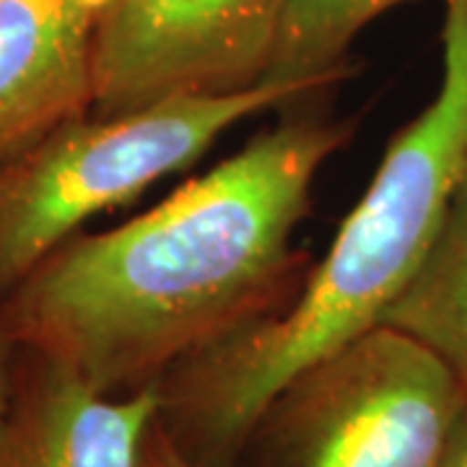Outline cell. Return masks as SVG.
<instances>
[{"label":"cell","instance_id":"cell-8","mask_svg":"<svg viewBox=\"0 0 467 467\" xmlns=\"http://www.w3.org/2000/svg\"><path fill=\"white\" fill-rule=\"evenodd\" d=\"M379 325L413 335L467 384V174L431 250Z\"/></svg>","mask_w":467,"mask_h":467},{"label":"cell","instance_id":"cell-1","mask_svg":"<svg viewBox=\"0 0 467 467\" xmlns=\"http://www.w3.org/2000/svg\"><path fill=\"white\" fill-rule=\"evenodd\" d=\"M348 138V122L291 117L133 221L70 239L0 301V335L104 395L159 384L284 296L312 184Z\"/></svg>","mask_w":467,"mask_h":467},{"label":"cell","instance_id":"cell-13","mask_svg":"<svg viewBox=\"0 0 467 467\" xmlns=\"http://www.w3.org/2000/svg\"><path fill=\"white\" fill-rule=\"evenodd\" d=\"M91 3H94V8L99 11V8H101V5H104V3H107V0H91Z\"/></svg>","mask_w":467,"mask_h":467},{"label":"cell","instance_id":"cell-4","mask_svg":"<svg viewBox=\"0 0 467 467\" xmlns=\"http://www.w3.org/2000/svg\"><path fill=\"white\" fill-rule=\"evenodd\" d=\"M467 384L429 346L377 325L299 371L257 418L250 467H441Z\"/></svg>","mask_w":467,"mask_h":467},{"label":"cell","instance_id":"cell-5","mask_svg":"<svg viewBox=\"0 0 467 467\" xmlns=\"http://www.w3.org/2000/svg\"><path fill=\"white\" fill-rule=\"evenodd\" d=\"M291 0H107L94 26L91 115L265 84Z\"/></svg>","mask_w":467,"mask_h":467},{"label":"cell","instance_id":"cell-11","mask_svg":"<svg viewBox=\"0 0 467 467\" xmlns=\"http://www.w3.org/2000/svg\"><path fill=\"white\" fill-rule=\"evenodd\" d=\"M11 350H14V346L0 335V447H3L5 420H8L11 395H14V364H11Z\"/></svg>","mask_w":467,"mask_h":467},{"label":"cell","instance_id":"cell-6","mask_svg":"<svg viewBox=\"0 0 467 467\" xmlns=\"http://www.w3.org/2000/svg\"><path fill=\"white\" fill-rule=\"evenodd\" d=\"M14 371L0 467H146L161 410L159 384L104 395L32 353Z\"/></svg>","mask_w":467,"mask_h":467},{"label":"cell","instance_id":"cell-9","mask_svg":"<svg viewBox=\"0 0 467 467\" xmlns=\"http://www.w3.org/2000/svg\"><path fill=\"white\" fill-rule=\"evenodd\" d=\"M408 0H291L265 81L319 91L348 73L346 52L374 18Z\"/></svg>","mask_w":467,"mask_h":467},{"label":"cell","instance_id":"cell-2","mask_svg":"<svg viewBox=\"0 0 467 467\" xmlns=\"http://www.w3.org/2000/svg\"><path fill=\"white\" fill-rule=\"evenodd\" d=\"M441 84L384 150L367 192L291 306L174 367L159 426L205 467H234L299 371L377 327L405 291L467 174V0L444 3Z\"/></svg>","mask_w":467,"mask_h":467},{"label":"cell","instance_id":"cell-7","mask_svg":"<svg viewBox=\"0 0 467 467\" xmlns=\"http://www.w3.org/2000/svg\"><path fill=\"white\" fill-rule=\"evenodd\" d=\"M91 0H0V161L94 104Z\"/></svg>","mask_w":467,"mask_h":467},{"label":"cell","instance_id":"cell-12","mask_svg":"<svg viewBox=\"0 0 467 467\" xmlns=\"http://www.w3.org/2000/svg\"><path fill=\"white\" fill-rule=\"evenodd\" d=\"M441 467H467V402L460 418H457L454 431H451L450 447H447Z\"/></svg>","mask_w":467,"mask_h":467},{"label":"cell","instance_id":"cell-3","mask_svg":"<svg viewBox=\"0 0 467 467\" xmlns=\"http://www.w3.org/2000/svg\"><path fill=\"white\" fill-rule=\"evenodd\" d=\"M315 94L265 81L223 97H177L125 115H81L0 161V301L97 213L192 167L239 122Z\"/></svg>","mask_w":467,"mask_h":467},{"label":"cell","instance_id":"cell-10","mask_svg":"<svg viewBox=\"0 0 467 467\" xmlns=\"http://www.w3.org/2000/svg\"><path fill=\"white\" fill-rule=\"evenodd\" d=\"M146 467H205L195 460H190L187 454L177 450V444L164 434V429L159 426V420L153 423L149 436V447H146Z\"/></svg>","mask_w":467,"mask_h":467}]
</instances>
